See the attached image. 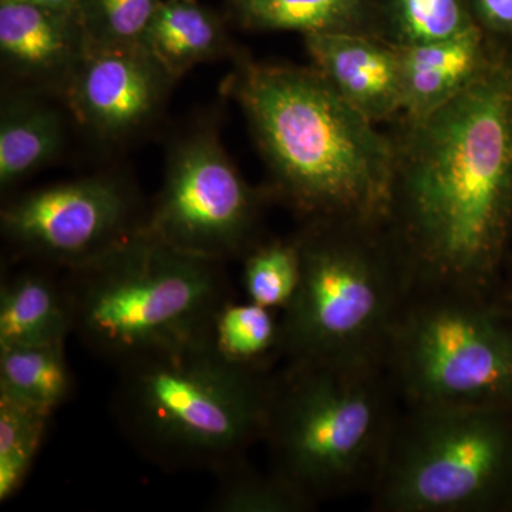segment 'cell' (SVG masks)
I'll return each mask as SVG.
<instances>
[{"label": "cell", "mask_w": 512, "mask_h": 512, "mask_svg": "<svg viewBox=\"0 0 512 512\" xmlns=\"http://www.w3.org/2000/svg\"><path fill=\"white\" fill-rule=\"evenodd\" d=\"M144 221L130 188L107 175L26 192L0 214L2 235L16 251L66 271L116 247Z\"/></svg>", "instance_id": "obj_10"}, {"label": "cell", "mask_w": 512, "mask_h": 512, "mask_svg": "<svg viewBox=\"0 0 512 512\" xmlns=\"http://www.w3.org/2000/svg\"><path fill=\"white\" fill-rule=\"evenodd\" d=\"M64 348L66 343L0 349V394L55 413L73 389Z\"/></svg>", "instance_id": "obj_20"}, {"label": "cell", "mask_w": 512, "mask_h": 512, "mask_svg": "<svg viewBox=\"0 0 512 512\" xmlns=\"http://www.w3.org/2000/svg\"><path fill=\"white\" fill-rule=\"evenodd\" d=\"M268 195L244 180L214 128H195L168 151L163 187L143 227L178 251L225 264L258 242Z\"/></svg>", "instance_id": "obj_9"}, {"label": "cell", "mask_w": 512, "mask_h": 512, "mask_svg": "<svg viewBox=\"0 0 512 512\" xmlns=\"http://www.w3.org/2000/svg\"><path fill=\"white\" fill-rule=\"evenodd\" d=\"M402 72V117L419 120L456 97L476 79L490 56L481 28L424 45L397 46Z\"/></svg>", "instance_id": "obj_14"}, {"label": "cell", "mask_w": 512, "mask_h": 512, "mask_svg": "<svg viewBox=\"0 0 512 512\" xmlns=\"http://www.w3.org/2000/svg\"><path fill=\"white\" fill-rule=\"evenodd\" d=\"M217 477L208 510L214 512H306L318 505L301 488L269 468L259 473L247 458L232 464Z\"/></svg>", "instance_id": "obj_22"}, {"label": "cell", "mask_w": 512, "mask_h": 512, "mask_svg": "<svg viewBox=\"0 0 512 512\" xmlns=\"http://www.w3.org/2000/svg\"><path fill=\"white\" fill-rule=\"evenodd\" d=\"M173 83L143 45H89L62 93L84 128L111 141L133 136L156 119Z\"/></svg>", "instance_id": "obj_11"}, {"label": "cell", "mask_w": 512, "mask_h": 512, "mask_svg": "<svg viewBox=\"0 0 512 512\" xmlns=\"http://www.w3.org/2000/svg\"><path fill=\"white\" fill-rule=\"evenodd\" d=\"M370 488L383 512L512 510V407H406Z\"/></svg>", "instance_id": "obj_7"}, {"label": "cell", "mask_w": 512, "mask_h": 512, "mask_svg": "<svg viewBox=\"0 0 512 512\" xmlns=\"http://www.w3.org/2000/svg\"><path fill=\"white\" fill-rule=\"evenodd\" d=\"M62 282L72 335L114 367L208 339L215 313L232 298L224 264L178 251L144 227Z\"/></svg>", "instance_id": "obj_5"}, {"label": "cell", "mask_w": 512, "mask_h": 512, "mask_svg": "<svg viewBox=\"0 0 512 512\" xmlns=\"http://www.w3.org/2000/svg\"><path fill=\"white\" fill-rule=\"evenodd\" d=\"M116 369L111 413L154 466L217 474L264 441L275 369L231 365L208 339L146 353Z\"/></svg>", "instance_id": "obj_3"}, {"label": "cell", "mask_w": 512, "mask_h": 512, "mask_svg": "<svg viewBox=\"0 0 512 512\" xmlns=\"http://www.w3.org/2000/svg\"><path fill=\"white\" fill-rule=\"evenodd\" d=\"M296 239L301 279L282 311V360L386 356L410 282L384 225L311 221Z\"/></svg>", "instance_id": "obj_6"}, {"label": "cell", "mask_w": 512, "mask_h": 512, "mask_svg": "<svg viewBox=\"0 0 512 512\" xmlns=\"http://www.w3.org/2000/svg\"><path fill=\"white\" fill-rule=\"evenodd\" d=\"M59 111L28 94L3 101L0 113V187L19 181L55 160L63 146Z\"/></svg>", "instance_id": "obj_18"}, {"label": "cell", "mask_w": 512, "mask_h": 512, "mask_svg": "<svg viewBox=\"0 0 512 512\" xmlns=\"http://www.w3.org/2000/svg\"><path fill=\"white\" fill-rule=\"evenodd\" d=\"M322 76L349 104L375 124L402 116L399 49L382 37L360 33L303 36Z\"/></svg>", "instance_id": "obj_12"}, {"label": "cell", "mask_w": 512, "mask_h": 512, "mask_svg": "<svg viewBox=\"0 0 512 512\" xmlns=\"http://www.w3.org/2000/svg\"><path fill=\"white\" fill-rule=\"evenodd\" d=\"M13 2L29 3L40 8L67 13H77L80 5V0H13Z\"/></svg>", "instance_id": "obj_28"}, {"label": "cell", "mask_w": 512, "mask_h": 512, "mask_svg": "<svg viewBox=\"0 0 512 512\" xmlns=\"http://www.w3.org/2000/svg\"><path fill=\"white\" fill-rule=\"evenodd\" d=\"M161 0H80L79 15L89 45H143Z\"/></svg>", "instance_id": "obj_25"}, {"label": "cell", "mask_w": 512, "mask_h": 512, "mask_svg": "<svg viewBox=\"0 0 512 512\" xmlns=\"http://www.w3.org/2000/svg\"><path fill=\"white\" fill-rule=\"evenodd\" d=\"M379 32L394 46L424 45L480 28L470 0H377Z\"/></svg>", "instance_id": "obj_21"}, {"label": "cell", "mask_w": 512, "mask_h": 512, "mask_svg": "<svg viewBox=\"0 0 512 512\" xmlns=\"http://www.w3.org/2000/svg\"><path fill=\"white\" fill-rule=\"evenodd\" d=\"M225 5L228 18L251 32L380 37L377 0H225Z\"/></svg>", "instance_id": "obj_16"}, {"label": "cell", "mask_w": 512, "mask_h": 512, "mask_svg": "<svg viewBox=\"0 0 512 512\" xmlns=\"http://www.w3.org/2000/svg\"><path fill=\"white\" fill-rule=\"evenodd\" d=\"M274 312L255 302L228 299L212 319L208 343L231 365L274 370L282 360L281 319Z\"/></svg>", "instance_id": "obj_19"}, {"label": "cell", "mask_w": 512, "mask_h": 512, "mask_svg": "<svg viewBox=\"0 0 512 512\" xmlns=\"http://www.w3.org/2000/svg\"><path fill=\"white\" fill-rule=\"evenodd\" d=\"M399 400L386 356L284 360L272 376L264 437L271 470L318 504L370 487Z\"/></svg>", "instance_id": "obj_4"}, {"label": "cell", "mask_w": 512, "mask_h": 512, "mask_svg": "<svg viewBox=\"0 0 512 512\" xmlns=\"http://www.w3.org/2000/svg\"><path fill=\"white\" fill-rule=\"evenodd\" d=\"M485 35L512 42V0H470Z\"/></svg>", "instance_id": "obj_26"}, {"label": "cell", "mask_w": 512, "mask_h": 512, "mask_svg": "<svg viewBox=\"0 0 512 512\" xmlns=\"http://www.w3.org/2000/svg\"><path fill=\"white\" fill-rule=\"evenodd\" d=\"M53 413L0 394V501L19 493L35 466Z\"/></svg>", "instance_id": "obj_23"}, {"label": "cell", "mask_w": 512, "mask_h": 512, "mask_svg": "<svg viewBox=\"0 0 512 512\" xmlns=\"http://www.w3.org/2000/svg\"><path fill=\"white\" fill-rule=\"evenodd\" d=\"M386 363L406 407H512V316L477 293L410 289Z\"/></svg>", "instance_id": "obj_8"}, {"label": "cell", "mask_w": 512, "mask_h": 512, "mask_svg": "<svg viewBox=\"0 0 512 512\" xmlns=\"http://www.w3.org/2000/svg\"><path fill=\"white\" fill-rule=\"evenodd\" d=\"M143 46L175 82L198 64L235 53L225 20L198 0H161Z\"/></svg>", "instance_id": "obj_15"}, {"label": "cell", "mask_w": 512, "mask_h": 512, "mask_svg": "<svg viewBox=\"0 0 512 512\" xmlns=\"http://www.w3.org/2000/svg\"><path fill=\"white\" fill-rule=\"evenodd\" d=\"M493 299L508 315L512 316V254Z\"/></svg>", "instance_id": "obj_27"}, {"label": "cell", "mask_w": 512, "mask_h": 512, "mask_svg": "<svg viewBox=\"0 0 512 512\" xmlns=\"http://www.w3.org/2000/svg\"><path fill=\"white\" fill-rule=\"evenodd\" d=\"M72 319L63 282L22 271L0 286V349L66 343Z\"/></svg>", "instance_id": "obj_17"}, {"label": "cell", "mask_w": 512, "mask_h": 512, "mask_svg": "<svg viewBox=\"0 0 512 512\" xmlns=\"http://www.w3.org/2000/svg\"><path fill=\"white\" fill-rule=\"evenodd\" d=\"M225 92L237 100L271 174L272 197L305 222L384 225L393 138L343 99L316 67L234 53Z\"/></svg>", "instance_id": "obj_2"}, {"label": "cell", "mask_w": 512, "mask_h": 512, "mask_svg": "<svg viewBox=\"0 0 512 512\" xmlns=\"http://www.w3.org/2000/svg\"><path fill=\"white\" fill-rule=\"evenodd\" d=\"M490 39L476 79L393 138L384 227L412 289L494 298L511 258L512 42Z\"/></svg>", "instance_id": "obj_1"}, {"label": "cell", "mask_w": 512, "mask_h": 512, "mask_svg": "<svg viewBox=\"0 0 512 512\" xmlns=\"http://www.w3.org/2000/svg\"><path fill=\"white\" fill-rule=\"evenodd\" d=\"M244 288L248 301L284 311L301 279L298 239L256 242L244 256Z\"/></svg>", "instance_id": "obj_24"}, {"label": "cell", "mask_w": 512, "mask_h": 512, "mask_svg": "<svg viewBox=\"0 0 512 512\" xmlns=\"http://www.w3.org/2000/svg\"><path fill=\"white\" fill-rule=\"evenodd\" d=\"M87 46L77 13L0 0L3 69L30 87L62 92Z\"/></svg>", "instance_id": "obj_13"}]
</instances>
